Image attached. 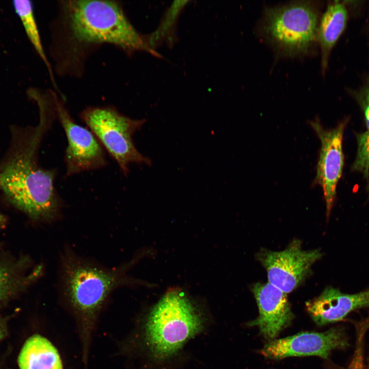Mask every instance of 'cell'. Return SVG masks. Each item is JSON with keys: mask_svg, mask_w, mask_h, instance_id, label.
Here are the masks:
<instances>
[{"mask_svg": "<svg viewBox=\"0 0 369 369\" xmlns=\"http://www.w3.org/2000/svg\"><path fill=\"white\" fill-rule=\"evenodd\" d=\"M211 324L206 314L182 291L169 290L137 324L128 349L151 369H168L191 340Z\"/></svg>", "mask_w": 369, "mask_h": 369, "instance_id": "cell-2", "label": "cell"}, {"mask_svg": "<svg viewBox=\"0 0 369 369\" xmlns=\"http://www.w3.org/2000/svg\"><path fill=\"white\" fill-rule=\"evenodd\" d=\"M252 291L258 305L259 316L247 325L258 327L265 339L270 341L275 339L294 317L286 294L269 282L255 283Z\"/></svg>", "mask_w": 369, "mask_h": 369, "instance_id": "cell-11", "label": "cell"}, {"mask_svg": "<svg viewBox=\"0 0 369 369\" xmlns=\"http://www.w3.org/2000/svg\"><path fill=\"white\" fill-rule=\"evenodd\" d=\"M356 137L357 152L352 169L363 177L369 197V130L357 134Z\"/></svg>", "mask_w": 369, "mask_h": 369, "instance_id": "cell-17", "label": "cell"}, {"mask_svg": "<svg viewBox=\"0 0 369 369\" xmlns=\"http://www.w3.org/2000/svg\"><path fill=\"white\" fill-rule=\"evenodd\" d=\"M6 334V323L4 319L0 317V341L4 338Z\"/></svg>", "mask_w": 369, "mask_h": 369, "instance_id": "cell-20", "label": "cell"}, {"mask_svg": "<svg viewBox=\"0 0 369 369\" xmlns=\"http://www.w3.org/2000/svg\"><path fill=\"white\" fill-rule=\"evenodd\" d=\"M35 127H11L8 150L0 165V188L13 206L32 219L54 221L61 203L55 187L56 172L38 162V149L53 116L40 111Z\"/></svg>", "mask_w": 369, "mask_h": 369, "instance_id": "cell-1", "label": "cell"}, {"mask_svg": "<svg viewBox=\"0 0 369 369\" xmlns=\"http://www.w3.org/2000/svg\"><path fill=\"white\" fill-rule=\"evenodd\" d=\"M12 4L13 8L23 24L30 42L46 66L49 72L51 79L54 82L53 74L43 47L38 28L35 18L32 2L28 0H15L13 1ZM54 84H55L54 82Z\"/></svg>", "mask_w": 369, "mask_h": 369, "instance_id": "cell-16", "label": "cell"}, {"mask_svg": "<svg viewBox=\"0 0 369 369\" xmlns=\"http://www.w3.org/2000/svg\"><path fill=\"white\" fill-rule=\"evenodd\" d=\"M319 4L297 1L265 8L261 32L280 54L293 57L307 54L317 41Z\"/></svg>", "mask_w": 369, "mask_h": 369, "instance_id": "cell-5", "label": "cell"}, {"mask_svg": "<svg viewBox=\"0 0 369 369\" xmlns=\"http://www.w3.org/2000/svg\"><path fill=\"white\" fill-rule=\"evenodd\" d=\"M369 357V356H368ZM366 369H369V357L367 360V364L366 367Z\"/></svg>", "mask_w": 369, "mask_h": 369, "instance_id": "cell-21", "label": "cell"}, {"mask_svg": "<svg viewBox=\"0 0 369 369\" xmlns=\"http://www.w3.org/2000/svg\"><path fill=\"white\" fill-rule=\"evenodd\" d=\"M346 121L331 129L323 128L318 119L309 121L321 145L313 184L320 186L323 191L326 215L329 218L336 196L338 183L344 166L343 136Z\"/></svg>", "mask_w": 369, "mask_h": 369, "instance_id": "cell-10", "label": "cell"}, {"mask_svg": "<svg viewBox=\"0 0 369 369\" xmlns=\"http://www.w3.org/2000/svg\"><path fill=\"white\" fill-rule=\"evenodd\" d=\"M350 346L344 327L338 326L323 332H302L269 341L259 351L263 357L282 359L289 357L316 356L328 359L332 351Z\"/></svg>", "mask_w": 369, "mask_h": 369, "instance_id": "cell-9", "label": "cell"}, {"mask_svg": "<svg viewBox=\"0 0 369 369\" xmlns=\"http://www.w3.org/2000/svg\"><path fill=\"white\" fill-rule=\"evenodd\" d=\"M2 217H3V215H2V214L1 213V212H0V220L2 219Z\"/></svg>", "mask_w": 369, "mask_h": 369, "instance_id": "cell-22", "label": "cell"}, {"mask_svg": "<svg viewBox=\"0 0 369 369\" xmlns=\"http://www.w3.org/2000/svg\"><path fill=\"white\" fill-rule=\"evenodd\" d=\"M128 266L108 268L70 250L61 255V293L77 324L85 364L98 316L112 292L128 283Z\"/></svg>", "mask_w": 369, "mask_h": 369, "instance_id": "cell-3", "label": "cell"}, {"mask_svg": "<svg viewBox=\"0 0 369 369\" xmlns=\"http://www.w3.org/2000/svg\"><path fill=\"white\" fill-rule=\"evenodd\" d=\"M25 264L0 261V304L25 290L42 274V266L25 273Z\"/></svg>", "mask_w": 369, "mask_h": 369, "instance_id": "cell-15", "label": "cell"}, {"mask_svg": "<svg viewBox=\"0 0 369 369\" xmlns=\"http://www.w3.org/2000/svg\"><path fill=\"white\" fill-rule=\"evenodd\" d=\"M353 95L363 112L367 130H369V74Z\"/></svg>", "mask_w": 369, "mask_h": 369, "instance_id": "cell-18", "label": "cell"}, {"mask_svg": "<svg viewBox=\"0 0 369 369\" xmlns=\"http://www.w3.org/2000/svg\"><path fill=\"white\" fill-rule=\"evenodd\" d=\"M347 18L346 4L335 1L328 5L319 22L317 42L321 49V66L324 74L332 50L345 30Z\"/></svg>", "mask_w": 369, "mask_h": 369, "instance_id": "cell-13", "label": "cell"}, {"mask_svg": "<svg viewBox=\"0 0 369 369\" xmlns=\"http://www.w3.org/2000/svg\"><path fill=\"white\" fill-rule=\"evenodd\" d=\"M308 313L319 326L343 320L358 309L369 308V289L354 294H346L332 286L305 303Z\"/></svg>", "mask_w": 369, "mask_h": 369, "instance_id": "cell-12", "label": "cell"}, {"mask_svg": "<svg viewBox=\"0 0 369 369\" xmlns=\"http://www.w3.org/2000/svg\"><path fill=\"white\" fill-rule=\"evenodd\" d=\"M336 369H364V365L362 360L354 359L351 360L345 366H339Z\"/></svg>", "mask_w": 369, "mask_h": 369, "instance_id": "cell-19", "label": "cell"}, {"mask_svg": "<svg viewBox=\"0 0 369 369\" xmlns=\"http://www.w3.org/2000/svg\"><path fill=\"white\" fill-rule=\"evenodd\" d=\"M55 111L67 138L64 160L66 176L102 168L107 165L104 148L94 134L76 124L53 94Z\"/></svg>", "mask_w": 369, "mask_h": 369, "instance_id": "cell-7", "label": "cell"}, {"mask_svg": "<svg viewBox=\"0 0 369 369\" xmlns=\"http://www.w3.org/2000/svg\"><path fill=\"white\" fill-rule=\"evenodd\" d=\"M80 117L125 175L131 163L151 165V159L138 151L133 140L146 119H132L111 107L87 108Z\"/></svg>", "mask_w": 369, "mask_h": 369, "instance_id": "cell-6", "label": "cell"}, {"mask_svg": "<svg viewBox=\"0 0 369 369\" xmlns=\"http://www.w3.org/2000/svg\"><path fill=\"white\" fill-rule=\"evenodd\" d=\"M322 255L318 249L303 250L301 242L294 239L284 250H262L257 258L266 270L269 282L287 294L303 281Z\"/></svg>", "mask_w": 369, "mask_h": 369, "instance_id": "cell-8", "label": "cell"}, {"mask_svg": "<svg viewBox=\"0 0 369 369\" xmlns=\"http://www.w3.org/2000/svg\"><path fill=\"white\" fill-rule=\"evenodd\" d=\"M20 369H63L59 353L45 337L34 334L24 344L18 357Z\"/></svg>", "mask_w": 369, "mask_h": 369, "instance_id": "cell-14", "label": "cell"}, {"mask_svg": "<svg viewBox=\"0 0 369 369\" xmlns=\"http://www.w3.org/2000/svg\"><path fill=\"white\" fill-rule=\"evenodd\" d=\"M62 6L68 37L74 44L83 47L109 44L128 52L151 50L116 2L74 0Z\"/></svg>", "mask_w": 369, "mask_h": 369, "instance_id": "cell-4", "label": "cell"}]
</instances>
